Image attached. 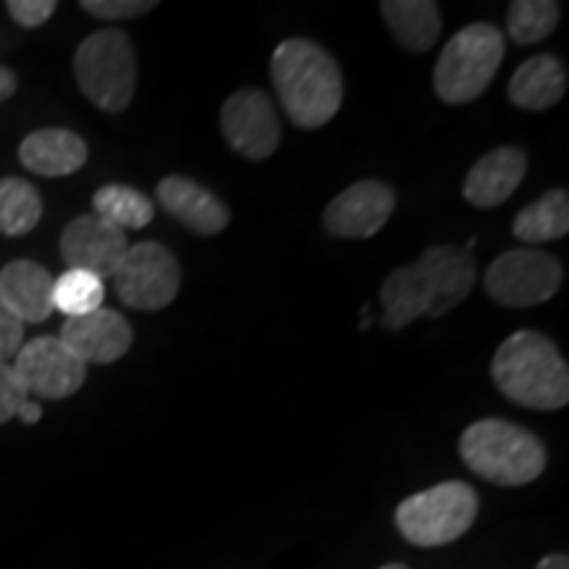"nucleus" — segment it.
<instances>
[{
  "label": "nucleus",
  "instance_id": "14",
  "mask_svg": "<svg viewBox=\"0 0 569 569\" xmlns=\"http://www.w3.org/2000/svg\"><path fill=\"white\" fill-rule=\"evenodd\" d=\"M156 196H159L161 209L169 217H174L177 222L193 230L196 234H203V238L224 232L227 224H230L227 206L211 190H206L203 184L190 180V177H163L159 188H156Z\"/></svg>",
  "mask_w": 569,
  "mask_h": 569
},
{
  "label": "nucleus",
  "instance_id": "28",
  "mask_svg": "<svg viewBox=\"0 0 569 569\" xmlns=\"http://www.w3.org/2000/svg\"><path fill=\"white\" fill-rule=\"evenodd\" d=\"M30 398L24 382L13 372L11 365H0V425L19 415L21 403Z\"/></svg>",
  "mask_w": 569,
  "mask_h": 569
},
{
  "label": "nucleus",
  "instance_id": "27",
  "mask_svg": "<svg viewBox=\"0 0 569 569\" xmlns=\"http://www.w3.org/2000/svg\"><path fill=\"white\" fill-rule=\"evenodd\" d=\"M82 11L106 21L134 19L156 9V0H82Z\"/></svg>",
  "mask_w": 569,
  "mask_h": 569
},
{
  "label": "nucleus",
  "instance_id": "8",
  "mask_svg": "<svg viewBox=\"0 0 569 569\" xmlns=\"http://www.w3.org/2000/svg\"><path fill=\"white\" fill-rule=\"evenodd\" d=\"M182 272L167 246L146 243L127 248L122 264L113 272L117 296L124 306L140 311H161L180 293Z\"/></svg>",
  "mask_w": 569,
  "mask_h": 569
},
{
  "label": "nucleus",
  "instance_id": "6",
  "mask_svg": "<svg viewBox=\"0 0 569 569\" xmlns=\"http://www.w3.org/2000/svg\"><path fill=\"white\" fill-rule=\"evenodd\" d=\"M74 74L90 103L109 113L124 111L138 84V61L130 38L119 30L92 32L77 48Z\"/></svg>",
  "mask_w": 569,
  "mask_h": 569
},
{
  "label": "nucleus",
  "instance_id": "23",
  "mask_svg": "<svg viewBox=\"0 0 569 569\" xmlns=\"http://www.w3.org/2000/svg\"><path fill=\"white\" fill-rule=\"evenodd\" d=\"M92 209L96 217L119 227V230H142L153 222L156 206L148 201L140 190L127 188V184H103L96 196H92Z\"/></svg>",
  "mask_w": 569,
  "mask_h": 569
},
{
  "label": "nucleus",
  "instance_id": "3",
  "mask_svg": "<svg viewBox=\"0 0 569 569\" xmlns=\"http://www.w3.org/2000/svg\"><path fill=\"white\" fill-rule=\"evenodd\" d=\"M465 465L496 486H528L546 469V446L507 419H480L469 425L459 440Z\"/></svg>",
  "mask_w": 569,
  "mask_h": 569
},
{
  "label": "nucleus",
  "instance_id": "16",
  "mask_svg": "<svg viewBox=\"0 0 569 569\" xmlns=\"http://www.w3.org/2000/svg\"><path fill=\"white\" fill-rule=\"evenodd\" d=\"M430 284L432 306L430 319L443 317L465 301L475 284V264L465 248L457 246H432L417 259Z\"/></svg>",
  "mask_w": 569,
  "mask_h": 569
},
{
  "label": "nucleus",
  "instance_id": "10",
  "mask_svg": "<svg viewBox=\"0 0 569 569\" xmlns=\"http://www.w3.org/2000/svg\"><path fill=\"white\" fill-rule=\"evenodd\" d=\"M222 134L234 153L264 161L280 146V119L261 90H238L227 98L219 113Z\"/></svg>",
  "mask_w": 569,
  "mask_h": 569
},
{
  "label": "nucleus",
  "instance_id": "5",
  "mask_svg": "<svg viewBox=\"0 0 569 569\" xmlns=\"http://www.w3.org/2000/svg\"><path fill=\"white\" fill-rule=\"evenodd\" d=\"M478 509L480 501L472 486L448 480L398 503L396 528L409 543L432 549V546L453 543L465 536L475 525Z\"/></svg>",
  "mask_w": 569,
  "mask_h": 569
},
{
  "label": "nucleus",
  "instance_id": "24",
  "mask_svg": "<svg viewBox=\"0 0 569 569\" xmlns=\"http://www.w3.org/2000/svg\"><path fill=\"white\" fill-rule=\"evenodd\" d=\"M42 217V201L34 184L19 177L0 180V232L9 238L32 232Z\"/></svg>",
  "mask_w": 569,
  "mask_h": 569
},
{
  "label": "nucleus",
  "instance_id": "17",
  "mask_svg": "<svg viewBox=\"0 0 569 569\" xmlns=\"http://www.w3.org/2000/svg\"><path fill=\"white\" fill-rule=\"evenodd\" d=\"M0 303L21 325L46 322L53 315V277L34 261H11L0 269Z\"/></svg>",
  "mask_w": 569,
  "mask_h": 569
},
{
  "label": "nucleus",
  "instance_id": "7",
  "mask_svg": "<svg viewBox=\"0 0 569 569\" xmlns=\"http://www.w3.org/2000/svg\"><path fill=\"white\" fill-rule=\"evenodd\" d=\"M561 277L565 272L551 253L540 248H515L488 267L486 290L498 306L528 309L557 296Z\"/></svg>",
  "mask_w": 569,
  "mask_h": 569
},
{
  "label": "nucleus",
  "instance_id": "1",
  "mask_svg": "<svg viewBox=\"0 0 569 569\" xmlns=\"http://www.w3.org/2000/svg\"><path fill=\"white\" fill-rule=\"evenodd\" d=\"M272 82L284 113L301 130L325 127L343 103V74L325 48L290 38L272 53Z\"/></svg>",
  "mask_w": 569,
  "mask_h": 569
},
{
  "label": "nucleus",
  "instance_id": "19",
  "mask_svg": "<svg viewBox=\"0 0 569 569\" xmlns=\"http://www.w3.org/2000/svg\"><path fill=\"white\" fill-rule=\"evenodd\" d=\"M567 90V69L557 56L538 53L509 80V101L525 111L553 109Z\"/></svg>",
  "mask_w": 569,
  "mask_h": 569
},
{
  "label": "nucleus",
  "instance_id": "29",
  "mask_svg": "<svg viewBox=\"0 0 569 569\" xmlns=\"http://www.w3.org/2000/svg\"><path fill=\"white\" fill-rule=\"evenodd\" d=\"M21 346H24V325L0 303V365L17 359Z\"/></svg>",
  "mask_w": 569,
  "mask_h": 569
},
{
  "label": "nucleus",
  "instance_id": "34",
  "mask_svg": "<svg viewBox=\"0 0 569 569\" xmlns=\"http://www.w3.org/2000/svg\"><path fill=\"white\" fill-rule=\"evenodd\" d=\"M380 569H409L407 565H386V567H380Z\"/></svg>",
  "mask_w": 569,
  "mask_h": 569
},
{
  "label": "nucleus",
  "instance_id": "20",
  "mask_svg": "<svg viewBox=\"0 0 569 569\" xmlns=\"http://www.w3.org/2000/svg\"><path fill=\"white\" fill-rule=\"evenodd\" d=\"M382 298V322H386L388 330H403L419 317H430L432 306V293L430 284H427V277L422 269L415 264L398 267L388 274L386 284L380 290Z\"/></svg>",
  "mask_w": 569,
  "mask_h": 569
},
{
  "label": "nucleus",
  "instance_id": "18",
  "mask_svg": "<svg viewBox=\"0 0 569 569\" xmlns=\"http://www.w3.org/2000/svg\"><path fill=\"white\" fill-rule=\"evenodd\" d=\"M19 159L40 177H67L80 172L88 161V146L69 130H38L19 146Z\"/></svg>",
  "mask_w": 569,
  "mask_h": 569
},
{
  "label": "nucleus",
  "instance_id": "22",
  "mask_svg": "<svg viewBox=\"0 0 569 569\" xmlns=\"http://www.w3.org/2000/svg\"><path fill=\"white\" fill-rule=\"evenodd\" d=\"M517 240L522 243H549L569 232V196L567 190H549L538 201L525 206L511 224Z\"/></svg>",
  "mask_w": 569,
  "mask_h": 569
},
{
  "label": "nucleus",
  "instance_id": "32",
  "mask_svg": "<svg viewBox=\"0 0 569 569\" xmlns=\"http://www.w3.org/2000/svg\"><path fill=\"white\" fill-rule=\"evenodd\" d=\"M21 422L24 425H34V422H40V417H42V409H40V403H34V401H30V398H27L24 403H21V409H19V415H17Z\"/></svg>",
  "mask_w": 569,
  "mask_h": 569
},
{
  "label": "nucleus",
  "instance_id": "11",
  "mask_svg": "<svg viewBox=\"0 0 569 569\" xmlns=\"http://www.w3.org/2000/svg\"><path fill=\"white\" fill-rule=\"evenodd\" d=\"M396 209L393 188L380 180H361L336 196L325 209V230L343 240L372 238Z\"/></svg>",
  "mask_w": 569,
  "mask_h": 569
},
{
  "label": "nucleus",
  "instance_id": "4",
  "mask_svg": "<svg viewBox=\"0 0 569 569\" xmlns=\"http://www.w3.org/2000/svg\"><path fill=\"white\" fill-rule=\"evenodd\" d=\"M503 51L507 46H503V32L498 27L486 24V21L465 27L446 42L436 63V74H432L436 96L448 106L480 98L501 67Z\"/></svg>",
  "mask_w": 569,
  "mask_h": 569
},
{
  "label": "nucleus",
  "instance_id": "9",
  "mask_svg": "<svg viewBox=\"0 0 569 569\" xmlns=\"http://www.w3.org/2000/svg\"><path fill=\"white\" fill-rule=\"evenodd\" d=\"M13 372L24 382L27 393L40 398H69L82 388L88 365L77 359L61 338H34L19 348Z\"/></svg>",
  "mask_w": 569,
  "mask_h": 569
},
{
  "label": "nucleus",
  "instance_id": "2",
  "mask_svg": "<svg viewBox=\"0 0 569 569\" xmlns=\"http://www.w3.org/2000/svg\"><path fill=\"white\" fill-rule=\"evenodd\" d=\"M496 388L511 403L536 411H557L569 403V369L565 356L536 330H519L493 356Z\"/></svg>",
  "mask_w": 569,
  "mask_h": 569
},
{
  "label": "nucleus",
  "instance_id": "30",
  "mask_svg": "<svg viewBox=\"0 0 569 569\" xmlns=\"http://www.w3.org/2000/svg\"><path fill=\"white\" fill-rule=\"evenodd\" d=\"M11 13V19L21 27H40L53 17L56 3L53 0H9L6 6Z\"/></svg>",
  "mask_w": 569,
  "mask_h": 569
},
{
  "label": "nucleus",
  "instance_id": "25",
  "mask_svg": "<svg viewBox=\"0 0 569 569\" xmlns=\"http://www.w3.org/2000/svg\"><path fill=\"white\" fill-rule=\"evenodd\" d=\"M103 296L106 288L101 277L82 272V269H67L59 280H53V311H61L67 319L98 311Z\"/></svg>",
  "mask_w": 569,
  "mask_h": 569
},
{
  "label": "nucleus",
  "instance_id": "31",
  "mask_svg": "<svg viewBox=\"0 0 569 569\" xmlns=\"http://www.w3.org/2000/svg\"><path fill=\"white\" fill-rule=\"evenodd\" d=\"M13 90H17V74H13L11 69L0 67V103L9 101L13 96Z\"/></svg>",
  "mask_w": 569,
  "mask_h": 569
},
{
  "label": "nucleus",
  "instance_id": "26",
  "mask_svg": "<svg viewBox=\"0 0 569 569\" xmlns=\"http://www.w3.org/2000/svg\"><path fill=\"white\" fill-rule=\"evenodd\" d=\"M559 17V3L553 0H515L507 13V32L517 46H532L557 30Z\"/></svg>",
  "mask_w": 569,
  "mask_h": 569
},
{
  "label": "nucleus",
  "instance_id": "12",
  "mask_svg": "<svg viewBox=\"0 0 569 569\" xmlns=\"http://www.w3.org/2000/svg\"><path fill=\"white\" fill-rule=\"evenodd\" d=\"M127 248V234L119 227L96 217H77L74 222L67 224L61 234V256L69 269H82L96 277H113L117 267L122 264Z\"/></svg>",
  "mask_w": 569,
  "mask_h": 569
},
{
  "label": "nucleus",
  "instance_id": "15",
  "mask_svg": "<svg viewBox=\"0 0 569 569\" xmlns=\"http://www.w3.org/2000/svg\"><path fill=\"white\" fill-rule=\"evenodd\" d=\"M528 172V156L515 146H501L469 169L465 177V198L478 209H496L507 203Z\"/></svg>",
  "mask_w": 569,
  "mask_h": 569
},
{
  "label": "nucleus",
  "instance_id": "13",
  "mask_svg": "<svg viewBox=\"0 0 569 569\" xmlns=\"http://www.w3.org/2000/svg\"><path fill=\"white\" fill-rule=\"evenodd\" d=\"M59 338L84 365H113L132 348V327L119 311L98 309L67 319Z\"/></svg>",
  "mask_w": 569,
  "mask_h": 569
},
{
  "label": "nucleus",
  "instance_id": "21",
  "mask_svg": "<svg viewBox=\"0 0 569 569\" xmlns=\"http://www.w3.org/2000/svg\"><path fill=\"white\" fill-rule=\"evenodd\" d=\"M380 13L393 38L409 53H427L436 46L440 34L438 3H430V0H386V3H380Z\"/></svg>",
  "mask_w": 569,
  "mask_h": 569
},
{
  "label": "nucleus",
  "instance_id": "33",
  "mask_svg": "<svg viewBox=\"0 0 569 569\" xmlns=\"http://www.w3.org/2000/svg\"><path fill=\"white\" fill-rule=\"evenodd\" d=\"M538 569H569V559L565 553H549V557L538 561Z\"/></svg>",
  "mask_w": 569,
  "mask_h": 569
}]
</instances>
